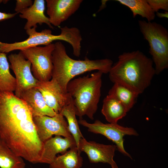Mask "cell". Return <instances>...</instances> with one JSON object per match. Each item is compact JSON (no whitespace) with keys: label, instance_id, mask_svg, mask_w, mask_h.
<instances>
[{"label":"cell","instance_id":"cell-1","mask_svg":"<svg viewBox=\"0 0 168 168\" xmlns=\"http://www.w3.org/2000/svg\"><path fill=\"white\" fill-rule=\"evenodd\" d=\"M0 138L18 156L40 163L44 142L30 108L13 92L0 91Z\"/></svg>","mask_w":168,"mask_h":168},{"label":"cell","instance_id":"cell-2","mask_svg":"<svg viewBox=\"0 0 168 168\" xmlns=\"http://www.w3.org/2000/svg\"><path fill=\"white\" fill-rule=\"evenodd\" d=\"M152 59L139 50L124 52L118 57L109 73L110 80L142 93L156 74Z\"/></svg>","mask_w":168,"mask_h":168},{"label":"cell","instance_id":"cell-3","mask_svg":"<svg viewBox=\"0 0 168 168\" xmlns=\"http://www.w3.org/2000/svg\"><path fill=\"white\" fill-rule=\"evenodd\" d=\"M52 54L53 68L51 79L55 81L65 93L67 86L75 77L93 70L109 73L113 64L108 58L90 60L86 57L83 60H76L67 54L64 45L61 41L54 44Z\"/></svg>","mask_w":168,"mask_h":168},{"label":"cell","instance_id":"cell-4","mask_svg":"<svg viewBox=\"0 0 168 168\" xmlns=\"http://www.w3.org/2000/svg\"><path fill=\"white\" fill-rule=\"evenodd\" d=\"M103 74L97 71L90 75L72 79L68 83L67 91L71 97L76 115L80 119L86 115L93 119L101 96Z\"/></svg>","mask_w":168,"mask_h":168},{"label":"cell","instance_id":"cell-5","mask_svg":"<svg viewBox=\"0 0 168 168\" xmlns=\"http://www.w3.org/2000/svg\"><path fill=\"white\" fill-rule=\"evenodd\" d=\"M60 29V33L55 35L49 29H45L38 32L36 28H32L26 30L29 37L25 40L12 43L2 42L0 47V52L6 54L15 50H21L40 45H46L57 40H63L69 43L72 46L73 52L80 51L82 38L79 29L75 27L67 26L61 28Z\"/></svg>","mask_w":168,"mask_h":168},{"label":"cell","instance_id":"cell-6","mask_svg":"<svg viewBox=\"0 0 168 168\" xmlns=\"http://www.w3.org/2000/svg\"><path fill=\"white\" fill-rule=\"evenodd\" d=\"M139 29L148 42L149 53L155 65L156 74L168 68V31L161 25L155 22L139 20Z\"/></svg>","mask_w":168,"mask_h":168},{"label":"cell","instance_id":"cell-7","mask_svg":"<svg viewBox=\"0 0 168 168\" xmlns=\"http://www.w3.org/2000/svg\"><path fill=\"white\" fill-rule=\"evenodd\" d=\"M54 44L20 50L31 63V70L34 77L40 81H47L52 78L53 65L52 54Z\"/></svg>","mask_w":168,"mask_h":168},{"label":"cell","instance_id":"cell-8","mask_svg":"<svg viewBox=\"0 0 168 168\" xmlns=\"http://www.w3.org/2000/svg\"><path fill=\"white\" fill-rule=\"evenodd\" d=\"M78 122L79 124L87 128L89 132L105 137L115 144L117 149L119 152L132 159L130 154L124 149L123 138L126 135H138V133L133 128L124 127L117 123L105 124L98 120L93 123H90L81 119H80Z\"/></svg>","mask_w":168,"mask_h":168},{"label":"cell","instance_id":"cell-9","mask_svg":"<svg viewBox=\"0 0 168 168\" xmlns=\"http://www.w3.org/2000/svg\"><path fill=\"white\" fill-rule=\"evenodd\" d=\"M10 63V68L14 73L16 80L15 95L19 98L24 91L35 87L39 81L31 72V63L21 51L18 54H12L8 56Z\"/></svg>","mask_w":168,"mask_h":168},{"label":"cell","instance_id":"cell-10","mask_svg":"<svg viewBox=\"0 0 168 168\" xmlns=\"http://www.w3.org/2000/svg\"><path fill=\"white\" fill-rule=\"evenodd\" d=\"M33 120L39 137L43 142L53 135L64 137L72 136L69 131L67 121L60 113L53 117H33Z\"/></svg>","mask_w":168,"mask_h":168},{"label":"cell","instance_id":"cell-11","mask_svg":"<svg viewBox=\"0 0 168 168\" xmlns=\"http://www.w3.org/2000/svg\"><path fill=\"white\" fill-rule=\"evenodd\" d=\"M78 149L81 152H85L90 162L92 163L102 162L110 164L111 168H118L114 160L115 145H106L95 141H87L84 138L80 139Z\"/></svg>","mask_w":168,"mask_h":168},{"label":"cell","instance_id":"cell-12","mask_svg":"<svg viewBox=\"0 0 168 168\" xmlns=\"http://www.w3.org/2000/svg\"><path fill=\"white\" fill-rule=\"evenodd\" d=\"M41 93L47 105L56 114L70 102L71 97L64 92L52 79L47 81H38L35 87Z\"/></svg>","mask_w":168,"mask_h":168},{"label":"cell","instance_id":"cell-13","mask_svg":"<svg viewBox=\"0 0 168 168\" xmlns=\"http://www.w3.org/2000/svg\"><path fill=\"white\" fill-rule=\"evenodd\" d=\"M82 0H46L47 13L51 25L59 26L78 9Z\"/></svg>","mask_w":168,"mask_h":168},{"label":"cell","instance_id":"cell-14","mask_svg":"<svg viewBox=\"0 0 168 168\" xmlns=\"http://www.w3.org/2000/svg\"><path fill=\"white\" fill-rule=\"evenodd\" d=\"M77 147L72 136L63 138L60 136L52 137L44 142L40 163H51L58 153H64L68 149Z\"/></svg>","mask_w":168,"mask_h":168},{"label":"cell","instance_id":"cell-15","mask_svg":"<svg viewBox=\"0 0 168 168\" xmlns=\"http://www.w3.org/2000/svg\"><path fill=\"white\" fill-rule=\"evenodd\" d=\"M19 98L29 107L33 117L43 116L53 117L57 114L47 105L42 94L35 87L23 92Z\"/></svg>","mask_w":168,"mask_h":168},{"label":"cell","instance_id":"cell-16","mask_svg":"<svg viewBox=\"0 0 168 168\" xmlns=\"http://www.w3.org/2000/svg\"><path fill=\"white\" fill-rule=\"evenodd\" d=\"M45 4L44 0H35L30 7L20 12V17L27 21L24 27L25 30H26L33 27L36 28L37 24L41 25L43 23L46 24L53 29L49 17L44 14Z\"/></svg>","mask_w":168,"mask_h":168},{"label":"cell","instance_id":"cell-17","mask_svg":"<svg viewBox=\"0 0 168 168\" xmlns=\"http://www.w3.org/2000/svg\"><path fill=\"white\" fill-rule=\"evenodd\" d=\"M128 112L124 106L113 97L107 95L103 100L101 112L109 123L117 124Z\"/></svg>","mask_w":168,"mask_h":168},{"label":"cell","instance_id":"cell-18","mask_svg":"<svg viewBox=\"0 0 168 168\" xmlns=\"http://www.w3.org/2000/svg\"><path fill=\"white\" fill-rule=\"evenodd\" d=\"M77 147L70 149L64 153L56 156L49 164V168H81L83 159Z\"/></svg>","mask_w":168,"mask_h":168},{"label":"cell","instance_id":"cell-19","mask_svg":"<svg viewBox=\"0 0 168 168\" xmlns=\"http://www.w3.org/2000/svg\"><path fill=\"white\" fill-rule=\"evenodd\" d=\"M108 95L114 97L121 102L128 112L136 102L139 95L126 86L114 83L110 90Z\"/></svg>","mask_w":168,"mask_h":168},{"label":"cell","instance_id":"cell-20","mask_svg":"<svg viewBox=\"0 0 168 168\" xmlns=\"http://www.w3.org/2000/svg\"><path fill=\"white\" fill-rule=\"evenodd\" d=\"M7 54L0 52V91L13 92L16 87V80L10 73Z\"/></svg>","mask_w":168,"mask_h":168},{"label":"cell","instance_id":"cell-21","mask_svg":"<svg viewBox=\"0 0 168 168\" xmlns=\"http://www.w3.org/2000/svg\"><path fill=\"white\" fill-rule=\"evenodd\" d=\"M23 159L15 154L0 138L1 168H25L26 164Z\"/></svg>","mask_w":168,"mask_h":168},{"label":"cell","instance_id":"cell-22","mask_svg":"<svg viewBox=\"0 0 168 168\" xmlns=\"http://www.w3.org/2000/svg\"><path fill=\"white\" fill-rule=\"evenodd\" d=\"M59 113L66 119L69 131L74 138L78 149L80 139L84 137L79 127L72 98L70 102L64 106Z\"/></svg>","mask_w":168,"mask_h":168},{"label":"cell","instance_id":"cell-23","mask_svg":"<svg viewBox=\"0 0 168 168\" xmlns=\"http://www.w3.org/2000/svg\"><path fill=\"white\" fill-rule=\"evenodd\" d=\"M120 3L128 7L133 13V17L139 15L146 18L148 21L154 20L155 12L152 9L146 0H116Z\"/></svg>","mask_w":168,"mask_h":168},{"label":"cell","instance_id":"cell-24","mask_svg":"<svg viewBox=\"0 0 168 168\" xmlns=\"http://www.w3.org/2000/svg\"><path fill=\"white\" fill-rule=\"evenodd\" d=\"M150 7L155 12H157L160 9L165 12L168 11V0H146Z\"/></svg>","mask_w":168,"mask_h":168},{"label":"cell","instance_id":"cell-25","mask_svg":"<svg viewBox=\"0 0 168 168\" xmlns=\"http://www.w3.org/2000/svg\"><path fill=\"white\" fill-rule=\"evenodd\" d=\"M33 3L31 0H17L15 10L16 13H20L23 10L30 7Z\"/></svg>","mask_w":168,"mask_h":168},{"label":"cell","instance_id":"cell-26","mask_svg":"<svg viewBox=\"0 0 168 168\" xmlns=\"http://www.w3.org/2000/svg\"><path fill=\"white\" fill-rule=\"evenodd\" d=\"M4 1L0 0V3L3 2ZM17 14V13H6L0 12V21L12 18L14 17ZM2 42L0 41V47L1 46Z\"/></svg>","mask_w":168,"mask_h":168},{"label":"cell","instance_id":"cell-27","mask_svg":"<svg viewBox=\"0 0 168 168\" xmlns=\"http://www.w3.org/2000/svg\"><path fill=\"white\" fill-rule=\"evenodd\" d=\"M156 15L157 16L160 18H168V12H165L164 13H160L158 12H156Z\"/></svg>","mask_w":168,"mask_h":168}]
</instances>
